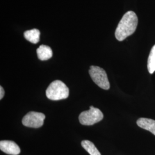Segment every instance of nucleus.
Masks as SVG:
<instances>
[{
    "mask_svg": "<svg viewBox=\"0 0 155 155\" xmlns=\"http://www.w3.org/2000/svg\"><path fill=\"white\" fill-rule=\"evenodd\" d=\"M68 95L69 89L64 83L59 80L52 82L46 90L47 97L52 101L64 100Z\"/></svg>",
    "mask_w": 155,
    "mask_h": 155,
    "instance_id": "nucleus-2",
    "label": "nucleus"
},
{
    "mask_svg": "<svg viewBox=\"0 0 155 155\" xmlns=\"http://www.w3.org/2000/svg\"><path fill=\"white\" fill-rule=\"evenodd\" d=\"M138 24V18L133 11H128L123 16L115 32V36L118 41H121L132 35Z\"/></svg>",
    "mask_w": 155,
    "mask_h": 155,
    "instance_id": "nucleus-1",
    "label": "nucleus"
},
{
    "mask_svg": "<svg viewBox=\"0 0 155 155\" xmlns=\"http://www.w3.org/2000/svg\"><path fill=\"white\" fill-rule=\"evenodd\" d=\"M104 118V114L99 109L95 108L93 106L90 107L89 110L82 112L79 116V120L83 125H93L100 122Z\"/></svg>",
    "mask_w": 155,
    "mask_h": 155,
    "instance_id": "nucleus-3",
    "label": "nucleus"
},
{
    "mask_svg": "<svg viewBox=\"0 0 155 155\" xmlns=\"http://www.w3.org/2000/svg\"><path fill=\"white\" fill-rule=\"evenodd\" d=\"M137 124L139 127L150 131L155 136V120L147 118H140L137 121Z\"/></svg>",
    "mask_w": 155,
    "mask_h": 155,
    "instance_id": "nucleus-7",
    "label": "nucleus"
},
{
    "mask_svg": "<svg viewBox=\"0 0 155 155\" xmlns=\"http://www.w3.org/2000/svg\"><path fill=\"white\" fill-rule=\"evenodd\" d=\"M83 148L90 155H101L99 150L95 147L94 144L89 140H83L81 143Z\"/></svg>",
    "mask_w": 155,
    "mask_h": 155,
    "instance_id": "nucleus-10",
    "label": "nucleus"
},
{
    "mask_svg": "<svg viewBox=\"0 0 155 155\" xmlns=\"http://www.w3.org/2000/svg\"><path fill=\"white\" fill-rule=\"evenodd\" d=\"M38 58L40 61H47L52 58L53 52L49 46L41 45L36 51Z\"/></svg>",
    "mask_w": 155,
    "mask_h": 155,
    "instance_id": "nucleus-8",
    "label": "nucleus"
},
{
    "mask_svg": "<svg viewBox=\"0 0 155 155\" xmlns=\"http://www.w3.org/2000/svg\"><path fill=\"white\" fill-rule=\"evenodd\" d=\"M148 70L150 74H152L155 71V45L152 48L147 63Z\"/></svg>",
    "mask_w": 155,
    "mask_h": 155,
    "instance_id": "nucleus-11",
    "label": "nucleus"
},
{
    "mask_svg": "<svg viewBox=\"0 0 155 155\" xmlns=\"http://www.w3.org/2000/svg\"><path fill=\"white\" fill-rule=\"evenodd\" d=\"M0 150L6 154L17 155L20 153L18 145L13 141L2 140L0 141Z\"/></svg>",
    "mask_w": 155,
    "mask_h": 155,
    "instance_id": "nucleus-6",
    "label": "nucleus"
},
{
    "mask_svg": "<svg viewBox=\"0 0 155 155\" xmlns=\"http://www.w3.org/2000/svg\"><path fill=\"white\" fill-rule=\"evenodd\" d=\"M5 91L3 87L2 86H0V100H2L4 96Z\"/></svg>",
    "mask_w": 155,
    "mask_h": 155,
    "instance_id": "nucleus-12",
    "label": "nucleus"
},
{
    "mask_svg": "<svg viewBox=\"0 0 155 155\" xmlns=\"http://www.w3.org/2000/svg\"><path fill=\"white\" fill-rule=\"evenodd\" d=\"M24 35V38L29 42L33 44H36L40 40V32L38 29H32L25 31Z\"/></svg>",
    "mask_w": 155,
    "mask_h": 155,
    "instance_id": "nucleus-9",
    "label": "nucleus"
},
{
    "mask_svg": "<svg viewBox=\"0 0 155 155\" xmlns=\"http://www.w3.org/2000/svg\"><path fill=\"white\" fill-rule=\"evenodd\" d=\"M89 74L94 83L100 88L104 90L110 89V83L105 71L100 67L91 66L90 67Z\"/></svg>",
    "mask_w": 155,
    "mask_h": 155,
    "instance_id": "nucleus-4",
    "label": "nucleus"
},
{
    "mask_svg": "<svg viewBox=\"0 0 155 155\" xmlns=\"http://www.w3.org/2000/svg\"><path fill=\"white\" fill-rule=\"evenodd\" d=\"M45 118V116L43 113L30 111L23 117L22 124L27 127L39 128L43 126Z\"/></svg>",
    "mask_w": 155,
    "mask_h": 155,
    "instance_id": "nucleus-5",
    "label": "nucleus"
}]
</instances>
